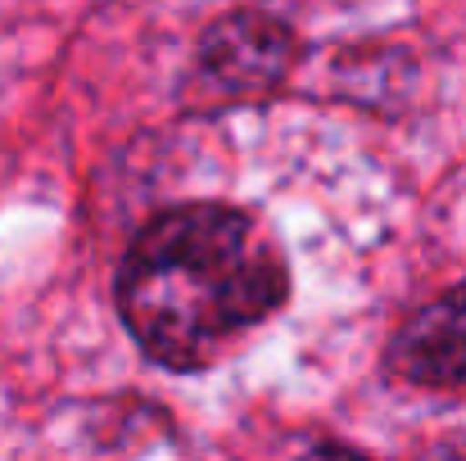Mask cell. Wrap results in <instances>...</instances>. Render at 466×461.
I'll use <instances>...</instances> for the list:
<instances>
[{
  "mask_svg": "<svg viewBox=\"0 0 466 461\" xmlns=\"http://www.w3.org/2000/svg\"><path fill=\"white\" fill-rule=\"evenodd\" d=\"M286 299V263L268 231L222 204L172 208L123 258L118 307L163 366H204Z\"/></svg>",
  "mask_w": 466,
  "mask_h": 461,
  "instance_id": "6da1fadb",
  "label": "cell"
},
{
  "mask_svg": "<svg viewBox=\"0 0 466 461\" xmlns=\"http://www.w3.org/2000/svg\"><path fill=\"white\" fill-rule=\"evenodd\" d=\"M304 461H367V457H358V453H349V448H317V453H309Z\"/></svg>",
  "mask_w": 466,
  "mask_h": 461,
  "instance_id": "277c9868",
  "label": "cell"
},
{
  "mask_svg": "<svg viewBox=\"0 0 466 461\" xmlns=\"http://www.w3.org/2000/svg\"><path fill=\"white\" fill-rule=\"evenodd\" d=\"M295 55V41L290 32L268 18V14H231L222 23H213V32L204 36V73L218 91L227 95H254V91H268L286 64Z\"/></svg>",
  "mask_w": 466,
  "mask_h": 461,
  "instance_id": "7a4b0ae2",
  "label": "cell"
},
{
  "mask_svg": "<svg viewBox=\"0 0 466 461\" xmlns=\"http://www.w3.org/2000/svg\"><path fill=\"white\" fill-rule=\"evenodd\" d=\"M390 366L426 389H466V281L394 335Z\"/></svg>",
  "mask_w": 466,
  "mask_h": 461,
  "instance_id": "3957f363",
  "label": "cell"
}]
</instances>
